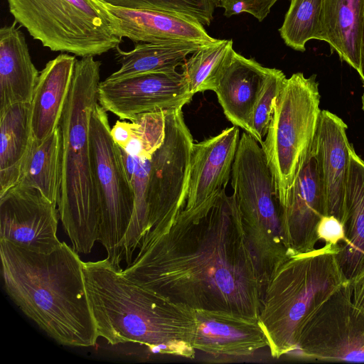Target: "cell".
Segmentation results:
<instances>
[{"label": "cell", "mask_w": 364, "mask_h": 364, "mask_svg": "<svg viewBox=\"0 0 364 364\" xmlns=\"http://www.w3.org/2000/svg\"><path fill=\"white\" fill-rule=\"evenodd\" d=\"M57 207L36 188H10L0 195V240L36 252H53L62 244Z\"/></svg>", "instance_id": "obj_12"}, {"label": "cell", "mask_w": 364, "mask_h": 364, "mask_svg": "<svg viewBox=\"0 0 364 364\" xmlns=\"http://www.w3.org/2000/svg\"><path fill=\"white\" fill-rule=\"evenodd\" d=\"M232 41L218 39L191 54L181 65L189 90L194 95L214 91L219 74L234 52Z\"/></svg>", "instance_id": "obj_27"}, {"label": "cell", "mask_w": 364, "mask_h": 364, "mask_svg": "<svg viewBox=\"0 0 364 364\" xmlns=\"http://www.w3.org/2000/svg\"><path fill=\"white\" fill-rule=\"evenodd\" d=\"M348 282L353 303L364 312V269Z\"/></svg>", "instance_id": "obj_35"}, {"label": "cell", "mask_w": 364, "mask_h": 364, "mask_svg": "<svg viewBox=\"0 0 364 364\" xmlns=\"http://www.w3.org/2000/svg\"><path fill=\"white\" fill-rule=\"evenodd\" d=\"M101 62L77 60L60 122L62 173L58 210L72 247L90 253L98 241L100 211L93 173L90 122L98 103Z\"/></svg>", "instance_id": "obj_4"}, {"label": "cell", "mask_w": 364, "mask_h": 364, "mask_svg": "<svg viewBox=\"0 0 364 364\" xmlns=\"http://www.w3.org/2000/svg\"><path fill=\"white\" fill-rule=\"evenodd\" d=\"M62 173V134L60 126L38 141L33 138L17 184L38 189L58 206Z\"/></svg>", "instance_id": "obj_25"}, {"label": "cell", "mask_w": 364, "mask_h": 364, "mask_svg": "<svg viewBox=\"0 0 364 364\" xmlns=\"http://www.w3.org/2000/svg\"><path fill=\"white\" fill-rule=\"evenodd\" d=\"M272 70L234 50L217 80L214 92L225 117L252 136L254 109Z\"/></svg>", "instance_id": "obj_16"}, {"label": "cell", "mask_w": 364, "mask_h": 364, "mask_svg": "<svg viewBox=\"0 0 364 364\" xmlns=\"http://www.w3.org/2000/svg\"><path fill=\"white\" fill-rule=\"evenodd\" d=\"M318 240H322L325 244L339 245L346 240L343 225L338 218L331 215H324L316 228Z\"/></svg>", "instance_id": "obj_33"}, {"label": "cell", "mask_w": 364, "mask_h": 364, "mask_svg": "<svg viewBox=\"0 0 364 364\" xmlns=\"http://www.w3.org/2000/svg\"><path fill=\"white\" fill-rule=\"evenodd\" d=\"M339 250L340 245L325 244L289 256L273 271L259 314L272 358L297 349L305 323L348 281L337 258Z\"/></svg>", "instance_id": "obj_5"}, {"label": "cell", "mask_w": 364, "mask_h": 364, "mask_svg": "<svg viewBox=\"0 0 364 364\" xmlns=\"http://www.w3.org/2000/svg\"><path fill=\"white\" fill-rule=\"evenodd\" d=\"M316 75L287 78L277 99L265 139L260 144L283 207L309 156L321 110Z\"/></svg>", "instance_id": "obj_7"}, {"label": "cell", "mask_w": 364, "mask_h": 364, "mask_svg": "<svg viewBox=\"0 0 364 364\" xmlns=\"http://www.w3.org/2000/svg\"><path fill=\"white\" fill-rule=\"evenodd\" d=\"M209 43H211L198 41L136 43L129 51L122 50L118 46L114 49V55L120 68L105 80H115L144 73L175 71L188 55Z\"/></svg>", "instance_id": "obj_24"}, {"label": "cell", "mask_w": 364, "mask_h": 364, "mask_svg": "<svg viewBox=\"0 0 364 364\" xmlns=\"http://www.w3.org/2000/svg\"><path fill=\"white\" fill-rule=\"evenodd\" d=\"M234 126L193 144L185 208L194 207L225 188L240 141Z\"/></svg>", "instance_id": "obj_17"}, {"label": "cell", "mask_w": 364, "mask_h": 364, "mask_svg": "<svg viewBox=\"0 0 364 364\" xmlns=\"http://www.w3.org/2000/svg\"><path fill=\"white\" fill-rule=\"evenodd\" d=\"M107 258L83 264L99 337L110 345L134 343L159 353L194 358L196 311L127 278Z\"/></svg>", "instance_id": "obj_3"}, {"label": "cell", "mask_w": 364, "mask_h": 364, "mask_svg": "<svg viewBox=\"0 0 364 364\" xmlns=\"http://www.w3.org/2000/svg\"><path fill=\"white\" fill-rule=\"evenodd\" d=\"M121 151L134 195V212L122 244L124 260L129 265L149 232V184L153 156L133 157Z\"/></svg>", "instance_id": "obj_26"}, {"label": "cell", "mask_w": 364, "mask_h": 364, "mask_svg": "<svg viewBox=\"0 0 364 364\" xmlns=\"http://www.w3.org/2000/svg\"><path fill=\"white\" fill-rule=\"evenodd\" d=\"M171 109L137 115L132 123V138L124 149L133 157H151L166 137Z\"/></svg>", "instance_id": "obj_29"}, {"label": "cell", "mask_w": 364, "mask_h": 364, "mask_svg": "<svg viewBox=\"0 0 364 364\" xmlns=\"http://www.w3.org/2000/svg\"><path fill=\"white\" fill-rule=\"evenodd\" d=\"M347 125L336 114L321 110L312 144L326 203V215L342 220L345 190L350 166Z\"/></svg>", "instance_id": "obj_14"}, {"label": "cell", "mask_w": 364, "mask_h": 364, "mask_svg": "<svg viewBox=\"0 0 364 364\" xmlns=\"http://www.w3.org/2000/svg\"><path fill=\"white\" fill-rule=\"evenodd\" d=\"M122 273L193 309L259 318L263 287L233 194L185 208Z\"/></svg>", "instance_id": "obj_1"}, {"label": "cell", "mask_w": 364, "mask_h": 364, "mask_svg": "<svg viewBox=\"0 0 364 364\" xmlns=\"http://www.w3.org/2000/svg\"><path fill=\"white\" fill-rule=\"evenodd\" d=\"M105 4L118 21L121 36L134 43L175 41L213 43L218 40L209 36L204 26L182 16L158 10L132 9Z\"/></svg>", "instance_id": "obj_18"}, {"label": "cell", "mask_w": 364, "mask_h": 364, "mask_svg": "<svg viewBox=\"0 0 364 364\" xmlns=\"http://www.w3.org/2000/svg\"><path fill=\"white\" fill-rule=\"evenodd\" d=\"M224 15L230 17L241 13H247L259 21H262L271 9L279 0H220Z\"/></svg>", "instance_id": "obj_32"}, {"label": "cell", "mask_w": 364, "mask_h": 364, "mask_svg": "<svg viewBox=\"0 0 364 364\" xmlns=\"http://www.w3.org/2000/svg\"><path fill=\"white\" fill-rule=\"evenodd\" d=\"M323 0H290L279 32L284 43L304 52L306 43L313 39L321 41Z\"/></svg>", "instance_id": "obj_28"}, {"label": "cell", "mask_w": 364, "mask_h": 364, "mask_svg": "<svg viewBox=\"0 0 364 364\" xmlns=\"http://www.w3.org/2000/svg\"><path fill=\"white\" fill-rule=\"evenodd\" d=\"M364 0H323L321 41L358 72Z\"/></svg>", "instance_id": "obj_23"}, {"label": "cell", "mask_w": 364, "mask_h": 364, "mask_svg": "<svg viewBox=\"0 0 364 364\" xmlns=\"http://www.w3.org/2000/svg\"><path fill=\"white\" fill-rule=\"evenodd\" d=\"M231 185L253 255L267 259L282 254L285 244L274 178L262 146L246 132L240 138Z\"/></svg>", "instance_id": "obj_8"}, {"label": "cell", "mask_w": 364, "mask_h": 364, "mask_svg": "<svg viewBox=\"0 0 364 364\" xmlns=\"http://www.w3.org/2000/svg\"><path fill=\"white\" fill-rule=\"evenodd\" d=\"M110 129L107 111L97 103L90 117V140L100 211L98 241L106 250V258L122 269V244L134 212V195Z\"/></svg>", "instance_id": "obj_9"}, {"label": "cell", "mask_w": 364, "mask_h": 364, "mask_svg": "<svg viewBox=\"0 0 364 364\" xmlns=\"http://www.w3.org/2000/svg\"><path fill=\"white\" fill-rule=\"evenodd\" d=\"M296 350L308 359L364 363V312L348 281L305 323Z\"/></svg>", "instance_id": "obj_10"}, {"label": "cell", "mask_w": 364, "mask_h": 364, "mask_svg": "<svg viewBox=\"0 0 364 364\" xmlns=\"http://www.w3.org/2000/svg\"><path fill=\"white\" fill-rule=\"evenodd\" d=\"M33 140L31 103L0 111V195L18 183Z\"/></svg>", "instance_id": "obj_22"}, {"label": "cell", "mask_w": 364, "mask_h": 364, "mask_svg": "<svg viewBox=\"0 0 364 364\" xmlns=\"http://www.w3.org/2000/svg\"><path fill=\"white\" fill-rule=\"evenodd\" d=\"M358 73L360 76L364 87V20L360 43V69ZM362 108L364 110V92L362 95Z\"/></svg>", "instance_id": "obj_36"}, {"label": "cell", "mask_w": 364, "mask_h": 364, "mask_svg": "<svg viewBox=\"0 0 364 364\" xmlns=\"http://www.w3.org/2000/svg\"><path fill=\"white\" fill-rule=\"evenodd\" d=\"M193 347L214 356L242 357L268 347L259 318L224 311L195 309Z\"/></svg>", "instance_id": "obj_15"}, {"label": "cell", "mask_w": 364, "mask_h": 364, "mask_svg": "<svg viewBox=\"0 0 364 364\" xmlns=\"http://www.w3.org/2000/svg\"><path fill=\"white\" fill-rule=\"evenodd\" d=\"M341 223L346 240L337 258L347 280L364 269V161L351 146Z\"/></svg>", "instance_id": "obj_21"}, {"label": "cell", "mask_w": 364, "mask_h": 364, "mask_svg": "<svg viewBox=\"0 0 364 364\" xmlns=\"http://www.w3.org/2000/svg\"><path fill=\"white\" fill-rule=\"evenodd\" d=\"M281 209L283 237L289 254L316 249V228L326 215V208L312 147Z\"/></svg>", "instance_id": "obj_13"}, {"label": "cell", "mask_w": 364, "mask_h": 364, "mask_svg": "<svg viewBox=\"0 0 364 364\" xmlns=\"http://www.w3.org/2000/svg\"><path fill=\"white\" fill-rule=\"evenodd\" d=\"M193 96L176 70L105 80L98 87V103L102 108L129 121L144 113L182 108Z\"/></svg>", "instance_id": "obj_11"}, {"label": "cell", "mask_w": 364, "mask_h": 364, "mask_svg": "<svg viewBox=\"0 0 364 364\" xmlns=\"http://www.w3.org/2000/svg\"><path fill=\"white\" fill-rule=\"evenodd\" d=\"M284 73L272 68L256 103L253 117V137L261 144L270 125L274 105L285 80Z\"/></svg>", "instance_id": "obj_31"}, {"label": "cell", "mask_w": 364, "mask_h": 364, "mask_svg": "<svg viewBox=\"0 0 364 364\" xmlns=\"http://www.w3.org/2000/svg\"><path fill=\"white\" fill-rule=\"evenodd\" d=\"M16 21L0 29V111L31 103L40 73Z\"/></svg>", "instance_id": "obj_20"}, {"label": "cell", "mask_w": 364, "mask_h": 364, "mask_svg": "<svg viewBox=\"0 0 364 364\" xmlns=\"http://www.w3.org/2000/svg\"><path fill=\"white\" fill-rule=\"evenodd\" d=\"M110 134L114 143L124 149L132 138V123L117 120L111 128Z\"/></svg>", "instance_id": "obj_34"}, {"label": "cell", "mask_w": 364, "mask_h": 364, "mask_svg": "<svg viewBox=\"0 0 364 364\" xmlns=\"http://www.w3.org/2000/svg\"><path fill=\"white\" fill-rule=\"evenodd\" d=\"M77 61L75 55L61 53L40 72L31 102V130L36 140L44 139L59 127Z\"/></svg>", "instance_id": "obj_19"}, {"label": "cell", "mask_w": 364, "mask_h": 364, "mask_svg": "<svg viewBox=\"0 0 364 364\" xmlns=\"http://www.w3.org/2000/svg\"><path fill=\"white\" fill-rule=\"evenodd\" d=\"M15 21L52 51L81 58L114 50L122 37L101 0H7Z\"/></svg>", "instance_id": "obj_6"}, {"label": "cell", "mask_w": 364, "mask_h": 364, "mask_svg": "<svg viewBox=\"0 0 364 364\" xmlns=\"http://www.w3.org/2000/svg\"><path fill=\"white\" fill-rule=\"evenodd\" d=\"M1 276L9 296L58 343L95 346L99 336L78 252L62 242L49 253L0 240Z\"/></svg>", "instance_id": "obj_2"}, {"label": "cell", "mask_w": 364, "mask_h": 364, "mask_svg": "<svg viewBox=\"0 0 364 364\" xmlns=\"http://www.w3.org/2000/svg\"><path fill=\"white\" fill-rule=\"evenodd\" d=\"M120 8L151 9L168 12L209 26L215 9L220 6V0H101Z\"/></svg>", "instance_id": "obj_30"}]
</instances>
